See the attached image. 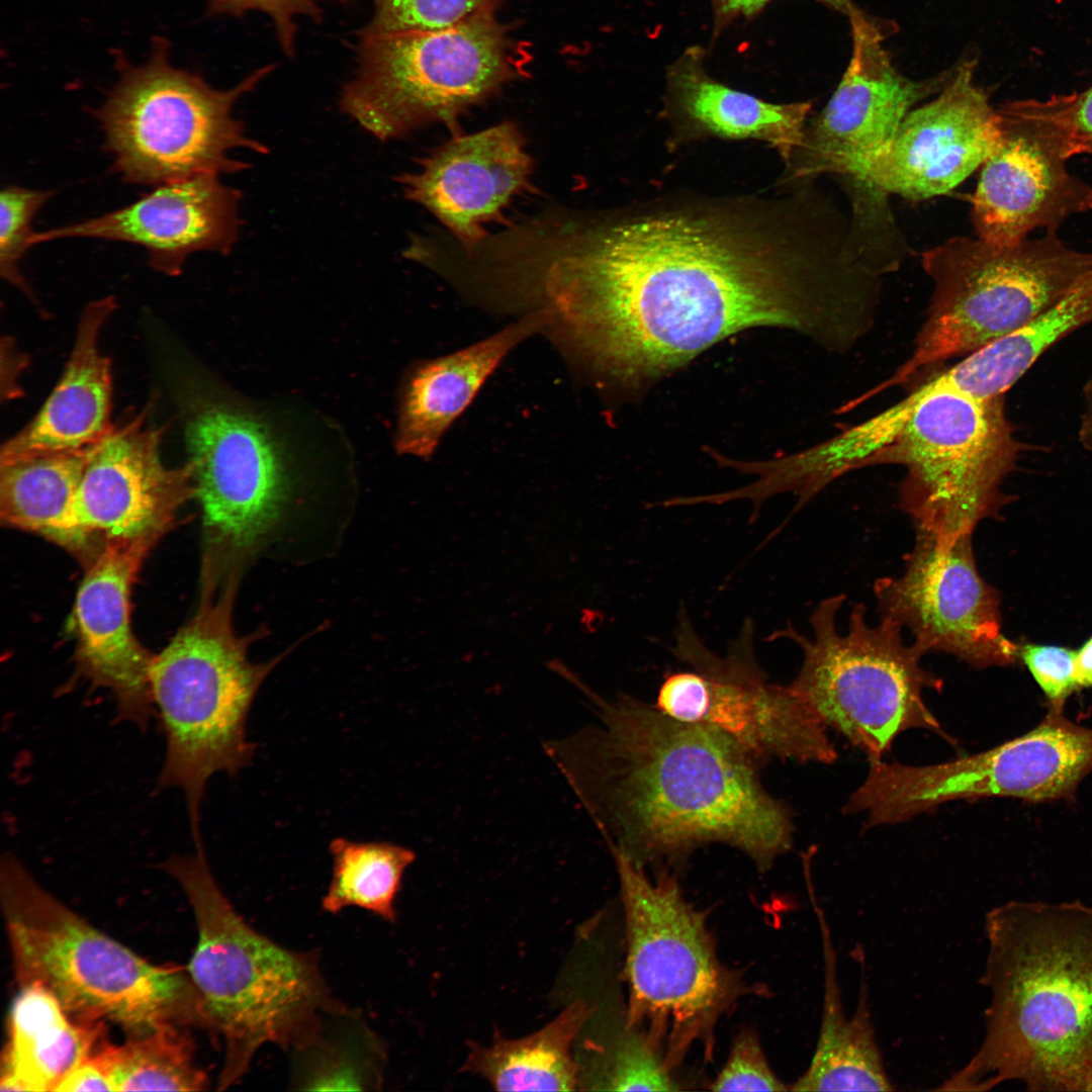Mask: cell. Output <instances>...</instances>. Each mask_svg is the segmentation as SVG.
Instances as JSON below:
<instances>
[{
    "mask_svg": "<svg viewBox=\"0 0 1092 1092\" xmlns=\"http://www.w3.org/2000/svg\"><path fill=\"white\" fill-rule=\"evenodd\" d=\"M532 160L511 121L455 135L397 177L405 197L434 214L468 253L502 221L521 194L533 191Z\"/></svg>",
    "mask_w": 1092,
    "mask_h": 1092,
    "instance_id": "23",
    "label": "cell"
},
{
    "mask_svg": "<svg viewBox=\"0 0 1092 1092\" xmlns=\"http://www.w3.org/2000/svg\"><path fill=\"white\" fill-rule=\"evenodd\" d=\"M155 543L106 541L86 567L71 621L78 674L92 688L110 692L120 721L143 729L156 713L150 687L154 655L132 633L130 593Z\"/></svg>",
    "mask_w": 1092,
    "mask_h": 1092,
    "instance_id": "21",
    "label": "cell"
},
{
    "mask_svg": "<svg viewBox=\"0 0 1092 1092\" xmlns=\"http://www.w3.org/2000/svg\"><path fill=\"white\" fill-rule=\"evenodd\" d=\"M844 601L835 595L816 606L809 618L811 638L792 626L771 635L792 640L803 651L793 689L825 727L842 734L871 761L881 760L909 729L930 730L949 740L923 700L925 691L943 687L921 664L927 651L915 641L906 644L902 627L891 619L868 623L862 604L853 606L847 630L838 631Z\"/></svg>",
    "mask_w": 1092,
    "mask_h": 1092,
    "instance_id": "11",
    "label": "cell"
},
{
    "mask_svg": "<svg viewBox=\"0 0 1092 1092\" xmlns=\"http://www.w3.org/2000/svg\"><path fill=\"white\" fill-rule=\"evenodd\" d=\"M95 446L1 460L2 524L58 543L64 520Z\"/></svg>",
    "mask_w": 1092,
    "mask_h": 1092,
    "instance_id": "31",
    "label": "cell"
},
{
    "mask_svg": "<svg viewBox=\"0 0 1092 1092\" xmlns=\"http://www.w3.org/2000/svg\"><path fill=\"white\" fill-rule=\"evenodd\" d=\"M182 1025L170 1024L103 1044L95 1057L114 1091H201L208 1081L196 1065L193 1045Z\"/></svg>",
    "mask_w": 1092,
    "mask_h": 1092,
    "instance_id": "33",
    "label": "cell"
},
{
    "mask_svg": "<svg viewBox=\"0 0 1092 1092\" xmlns=\"http://www.w3.org/2000/svg\"><path fill=\"white\" fill-rule=\"evenodd\" d=\"M324 0H209L208 14L240 16L249 11L266 14L272 21L282 51L292 57L300 16L317 20Z\"/></svg>",
    "mask_w": 1092,
    "mask_h": 1092,
    "instance_id": "39",
    "label": "cell"
},
{
    "mask_svg": "<svg viewBox=\"0 0 1092 1092\" xmlns=\"http://www.w3.org/2000/svg\"><path fill=\"white\" fill-rule=\"evenodd\" d=\"M54 193L18 185L6 186L0 192V274L28 296L30 289L19 263L32 247V221Z\"/></svg>",
    "mask_w": 1092,
    "mask_h": 1092,
    "instance_id": "37",
    "label": "cell"
},
{
    "mask_svg": "<svg viewBox=\"0 0 1092 1092\" xmlns=\"http://www.w3.org/2000/svg\"><path fill=\"white\" fill-rule=\"evenodd\" d=\"M162 869L181 887L198 931L187 972L207 1028L224 1041L218 1087L248 1070L265 1043L299 1049L326 1014L342 1009L329 992L314 953L279 945L250 926L218 887L203 847L167 858Z\"/></svg>",
    "mask_w": 1092,
    "mask_h": 1092,
    "instance_id": "4",
    "label": "cell"
},
{
    "mask_svg": "<svg viewBox=\"0 0 1092 1092\" xmlns=\"http://www.w3.org/2000/svg\"><path fill=\"white\" fill-rule=\"evenodd\" d=\"M79 1091H114L95 1054L74 1068L57 1089V1092Z\"/></svg>",
    "mask_w": 1092,
    "mask_h": 1092,
    "instance_id": "43",
    "label": "cell"
},
{
    "mask_svg": "<svg viewBox=\"0 0 1092 1092\" xmlns=\"http://www.w3.org/2000/svg\"><path fill=\"white\" fill-rule=\"evenodd\" d=\"M1083 405L1078 430L1082 446L1092 452V375L1083 387Z\"/></svg>",
    "mask_w": 1092,
    "mask_h": 1092,
    "instance_id": "44",
    "label": "cell"
},
{
    "mask_svg": "<svg viewBox=\"0 0 1092 1092\" xmlns=\"http://www.w3.org/2000/svg\"><path fill=\"white\" fill-rule=\"evenodd\" d=\"M0 898L19 987L52 993L74 1018L111 1021L131 1036L159 1027H206L188 972L158 966L93 927L14 855L1 858Z\"/></svg>",
    "mask_w": 1092,
    "mask_h": 1092,
    "instance_id": "5",
    "label": "cell"
},
{
    "mask_svg": "<svg viewBox=\"0 0 1092 1092\" xmlns=\"http://www.w3.org/2000/svg\"><path fill=\"white\" fill-rule=\"evenodd\" d=\"M847 17L851 57L828 103L805 127L790 160L794 178L821 173L856 178L892 141L911 108L941 91L952 74L908 79L892 63L880 26L859 8Z\"/></svg>",
    "mask_w": 1092,
    "mask_h": 1092,
    "instance_id": "19",
    "label": "cell"
},
{
    "mask_svg": "<svg viewBox=\"0 0 1092 1092\" xmlns=\"http://www.w3.org/2000/svg\"><path fill=\"white\" fill-rule=\"evenodd\" d=\"M1090 771L1092 729L1050 708L1036 727L987 751L923 766L873 761L858 802L871 825H893L950 801L1067 799Z\"/></svg>",
    "mask_w": 1092,
    "mask_h": 1092,
    "instance_id": "14",
    "label": "cell"
},
{
    "mask_svg": "<svg viewBox=\"0 0 1092 1092\" xmlns=\"http://www.w3.org/2000/svg\"><path fill=\"white\" fill-rule=\"evenodd\" d=\"M975 67L974 60L960 64L938 97L911 110L855 179L882 195L921 200L982 167L999 136V114L974 83Z\"/></svg>",
    "mask_w": 1092,
    "mask_h": 1092,
    "instance_id": "20",
    "label": "cell"
},
{
    "mask_svg": "<svg viewBox=\"0 0 1092 1092\" xmlns=\"http://www.w3.org/2000/svg\"><path fill=\"white\" fill-rule=\"evenodd\" d=\"M115 307L113 296L84 307L60 381L32 421L2 446L0 461L82 450L100 443L115 429L110 418L111 363L98 347L101 330Z\"/></svg>",
    "mask_w": 1092,
    "mask_h": 1092,
    "instance_id": "24",
    "label": "cell"
},
{
    "mask_svg": "<svg viewBox=\"0 0 1092 1092\" xmlns=\"http://www.w3.org/2000/svg\"><path fill=\"white\" fill-rule=\"evenodd\" d=\"M321 1028L297 1049L303 1053L298 1089L367 1090L380 1083V1048L366 1029L324 1036Z\"/></svg>",
    "mask_w": 1092,
    "mask_h": 1092,
    "instance_id": "34",
    "label": "cell"
},
{
    "mask_svg": "<svg viewBox=\"0 0 1092 1092\" xmlns=\"http://www.w3.org/2000/svg\"><path fill=\"white\" fill-rule=\"evenodd\" d=\"M329 849L333 872L323 909L335 914L355 906L394 922L395 898L416 853L387 841H354L344 837L334 838Z\"/></svg>",
    "mask_w": 1092,
    "mask_h": 1092,
    "instance_id": "32",
    "label": "cell"
},
{
    "mask_svg": "<svg viewBox=\"0 0 1092 1092\" xmlns=\"http://www.w3.org/2000/svg\"><path fill=\"white\" fill-rule=\"evenodd\" d=\"M979 1049L938 1090L1092 1091V904L1011 900L985 915Z\"/></svg>",
    "mask_w": 1092,
    "mask_h": 1092,
    "instance_id": "3",
    "label": "cell"
},
{
    "mask_svg": "<svg viewBox=\"0 0 1092 1092\" xmlns=\"http://www.w3.org/2000/svg\"><path fill=\"white\" fill-rule=\"evenodd\" d=\"M671 652L692 670L664 678L655 703L663 714L723 733L759 763L837 759L826 727L793 687L767 680L754 654L750 619L719 656L701 640L681 607Z\"/></svg>",
    "mask_w": 1092,
    "mask_h": 1092,
    "instance_id": "13",
    "label": "cell"
},
{
    "mask_svg": "<svg viewBox=\"0 0 1092 1092\" xmlns=\"http://www.w3.org/2000/svg\"><path fill=\"white\" fill-rule=\"evenodd\" d=\"M219 176L201 174L157 185L118 209L35 232L32 247L76 238L132 244L146 250L154 270L178 276L191 254L228 255L238 240L242 195Z\"/></svg>",
    "mask_w": 1092,
    "mask_h": 1092,
    "instance_id": "22",
    "label": "cell"
},
{
    "mask_svg": "<svg viewBox=\"0 0 1092 1092\" xmlns=\"http://www.w3.org/2000/svg\"><path fill=\"white\" fill-rule=\"evenodd\" d=\"M593 1013L575 1001L536 1032L489 1045H472L462 1071L484 1078L497 1091H573L580 1085L571 1046Z\"/></svg>",
    "mask_w": 1092,
    "mask_h": 1092,
    "instance_id": "30",
    "label": "cell"
},
{
    "mask_svg": "<svg viewBox=\"0 0 1092 1092\" xmlns=\"http://www.w3.org/2000/svg\"><path fill=\"white\" fill-rule=\"evenodd\" d=\"M972 536L945 541L916 530L904 570L874 583L878 609L927 653L953 655L977 668L1009 665L1019 647L1002 633L999 594L978 570Z\"/></svg>",
    "mask_w": 1092,
    "mask_h": 1092,
    "instance_id": "17",
    "label": "cell"
},
{
    "mask_svg": "<svg viewBox=\"0 0 1092 1092\" xmlns=\"http://www.w3.org/2000/svg\"><path fill=\"white\" fill-rule=\"evenodd\" d=\"M1075 677L1079 688L1092 687V637L1076 651Z\"/></svg>",
    "mask_w": 1092,
    "mask_h": 1092,
    "instance_id": "45",
    "label": "cell"
},
{
    "mask_svg": "<svg viewBox=\"0 0 1092 1092\" xmlns=\"http://www.w3.org/2000/svg\"><path fill=\"white\" fill-rule=\"evenodd\" d=\"M1054 97L1071 130L1077 154L1092 155V85L1081 92Z\"/></svg>",
    "mask_w": 1092,
    "mask_h": 1092,
    "instance_id": "42",
    "label": "cell"
},
{
    "mask_svg": "<svg viewBox=\"0 0 1092 1092\" xmlns=\"http://www.w3.org/2000/svg\"><path fill=\"white\" fill-rule=\"evenodd\" d=\"M238 580L204 581L200 606L169 644L154 655L150 687L166 738L161 788L186 800L195 845H201L200 805L209 779L248 766L255 744L247 718L261 685L282 656L254 663L252 636L237 634L233 606Z\"/></svg>",
    "mask_w": 1092,
    "mask_h": 1092,
    "instance_id": "6",
    "label": "cell"
},
{
    "mask_svg": "<svg viewBox=\"0 0 1092 1092\" xmlns=\"http://www.w3.org/2000/svg\"><path fill=\"white\" fill-rule=\"evenodd\" d=\"M547 322L541 309L465 349L419 365L401 399L397 451L429 458L507 354Z\"/></svg>",
    "mask_w": 1092,
    "mask_h": 1092,
    "instance_id": "26",
    "label": "cell"
},
{
    "mask_svg": "<svg viewBox=\"0 0 1092 1092\" xmlns=\"http://www.w3.org/2000/svg\"><path fill=\"white\" fill-rule=\"evenodd\" d=\"M736 210L651 211L561 236L540 268L545 308L594 369L629 387L752 328L828 345L840 322L834 288L768 220Z\"/></svg>",
    "mask_w": 1092,
    "mask_h": 1092,
    "instance_id": "1",
    "label": "cell"
},
{
    "mask_svg": "<svg viewBox=\"0 0 1092 1092\" xmlns=\"http://www.w3.org/2000/svg\"><path fill=\"white\" fill-rule=\"evenodd\" d=\"M706 65L707 50L692 44L666 68L669 115L701 135L762 141L789 163L802 144L811 102L764 101L716 80Z\"/></svg>",
    "mask_w": 1092,
    "mask_h": 1092,
    "instance_id": "25",
    "label": "cell"
},
{
    "mask_svg": "<svg viewBox=\"0 0 1092 1092\" xmlns=\"http://www.w3.org/2000/svg\"><path fill=\"white\" fill-rule=\"evenodd\" d=\"M626 923V1028L642 1033L672 1071L690 1049L713 1053L714 1029L751 992L741 973L718 958L705 914L691 905L667 870L656 879L610 850Z\"/></svg>",
    "mask_w": 1092,
    "mask_h": 1092,
    "instance_id": "8",
    "label": "cell"
},
{
    "mask_svg": "<svg viewBox=\"0 0 1092 1092\" xmlns=\"http://www.w3.org/2000/svg\"><path fill=\"white\" fill-rule=\"evenodd\" d=\"M713 1091H788L771 1070L757 1034L749 1027L734 1037L726 1064L712 1081Z\"/></svg>",
    "mask_w": 1092,
    "mask_h": 1092,
    "instance_id": "38",
    "label": "cell"
},
{
    "mask_svg": "<svg viewBox=\"0 0 1092 1092\" xmlns=\"http://www.w3.org/2000/svg\"><path fill=\"white\" fill-rule=\"evenodd\" d=\"M342 110L380 141L421 126H454L524 75L525 52L494 12L431 30L359 33Z\"/></svg>",
    "mask_w": 1092,
    "mask_h": 1092,
    "instance_id": "9",
    "label": "cell"
},
{
    "mask_svg": "<svg viewBox=\"0 0 1092 1092\" xmlns=\"http://www.w3.org/2000/svg\"><path fill=\"white\" fill-rule=\"evenodd\" d=\"M1076 651L1057 645L1025 644L1018 657L1048 698L1051 708L1063 709L1066 699L1079 688L1075 677Z\"/></svg>",
    "mask_w": 1092,
    "mask_h": 1092,
    "instance_id": "40",
    "label": "cell"
},
{
    "mask_svg": "<svg viewBox=\"0 0 1092 1092\" xmlns=\"http://www.w3.org/2000/svg\"><path fill=\"white\" fill-rule=\"evenodd\" d=\"M103 1021L72 1017L58 999L37 985L21 986L9 1015L1 1091H57L68 1074L94 1055Z\"/></svg>",
    "mask_w": 1092,
    "mask_h": 1092,
    "instance_id": "27",
    "label": "cell"
},
{
    "mask_svg": "<svg viewBox=\"0 0 1092 1092\" xmlns=\"http://www.w3.org/2000/svg\"><path fill=\"white\" fill-rule=\"evenodd\" d=\"M160 429L143 416L114 429L92 450L58 544L89 563L94 542H157L178 510L195 497L191 464L170 468L160 455Z\"/></svg>",
    "mask_w": 1092,
    "mask_h": 1092,
    "instance_id": "18",
    "label": "cell"
},
{
    "mask_svg": "<svg viewBox=\"0 0 1092 1092\" xmlns=\"http://www.w3.org/2000/svg\"><path fill=\"white\" fill-rule=\"evenodd\" d=\"M997 111L999 136L973 197L978 238L1012 246L1036 230L1057 234L1092 210V184L1068 168L1078 154L1054 96L1010 101Z\"/></svg>",
    "mask_w": 1092,
    "mask_h": 1092,
    "instance_id": "16",
    "label": "cell"
},
{
    "mask_svg": "<svg viewBox=\"0 0 1092 1092\" xmlns=\"http://www.w3.org/2000/svg\"><path fill=\"white\" fill-rule=\"evenodd\" d=\"M864 425L868 466L906 469L899 498L916 530L949 541L1005 505L1001 485L1023 448L1005 395L976 398L933 377Z\"/></svg>",
    "mask_w": 1092,
    "mask_h": 1092,
    "instance_id": "7",
    "label": "cell"
},
{
    "mask_svg": "<svg viewBox=\"0 0 1092 1092\" xmlns=\"http://www.w3.org/2000/svg\"><path fill=\"white\" fill-rule=\"evenodd\" d=\"M812 898L818 918L824 963V993L820 1030L806 1072L792 1091H891L871 1018L868 988L860 983L857 1004L847 1016L837 979L836 951L822 908Z\"/></svg>",
    "mask_w": 1092,
    "mask_h": 1092,
    "instance_id": "28",
    "label": "cell"
},
{
    "mask_svg": "<svg viewBox=\"0 0 1092 1092\" xmlns=\"http://www.w3.org/2000/svg\"><path fill=\"white\" fill-rule=\"evenodd\" d=\"M627 1034L614 1045L598 1076L593 1090L675 1091L679 1087L671 1076L662 1054L639 1031Z\"/></svg>",
    "mask_w": 1092,
    "mask_h": 1092,
    "instance_id": "35",
    "label": "cell"
},
{
    "mask_svg": "<svg viewBox=\"0 0 1092 1092\" xmlns=\"http://www.w3.org/2000/svg\"><path fill=\"white\" fill-rule=\"evenodd\" d=\"M556 671L587 696L597 720L545 751L610 850L663 871L723 843L766 872L791 848V811L732 739L624 694L606 700L563 663Z\"/></svg>",
    "mask_w": 1092,
    "mask_h": 1092,
    "instance_id": "2",
    "label": "cell"
},
{
    "mask_svg": "<svg viewBox=\"0 0 1092 1092\" xmlns=\"http://www.w3.org/2000/svg\"><path fill=\"white\" fill-rule=\"evenodd\" d=\"M922 263L934 289L914 350L862 401L1023 328L1092 267V252L1069 247L1057 234L1007 247L956 237L927 251Z\"/></svg>",
    "mask_w": 1092,
    "mask_h": 1092,
    "instance_id": "12",
    "label": "cell"
},
{
    "mask_svg": "<svg viewBox=\"0 0 1092 1092\" xmlns=\"http://www.w3.org/2000/svg\"><path fill=\"white\" fill-rule=\"evenodd\" d=\"M168 42L156 39L150 60L132 66L119 59L120 77L96 110L112 169L130 184L152 185L201 174H230L248 165L239 150L266 154L233 113L237 101L271 71L252 72L235 87H212L200 75L174 67Z\"/></svg>",
    "mask_w": 1092,
    "mask_h": 1092,
    "instance_id": "10",
    "label": "cell"
},
{
    "mask_svg": "<svg viewBox=\"0 0 1092 1092\" xmlns=\"http://www.w3.org/2000/svg\"><path fill=\"white\" fill-rule=\"evenodd\" d=\"M775 0H711L712 5V40L715 42L722 32L739 19H751L757 16ZM845 16L856 8L852 0H814Z\"/></svg>",
    "mask_w": 1092,
    "mask_h": 1092,
    "instance_id": "41",
    "label": "cell"
},
{
    "mask_svg": "<svg viewBox=\"0 0 1092 1092\" xmlns=\"http://www.w3.org/2000/svg\"><path fill=\"white\" fill-rule=\"evenodd\" d=\"M503 0H371L372 16L361 32L388 34L447 27L494 12Z\"/></svg>",
    "mask_w": 1092,
    "mask_h": 1092,
    "instance_id": "36",
    "label": "cell"
},
{
    "mask_svg": "<svg viewBox=\"0 0 1092 1092\" xmlns=\"http://www.w3.org/2000/svg\"><path fill=\"white\" fill-rule=\"evenodd\" d=\"M186 443L202 511L203 573L217 580L240 577L285 507L286 473L277 446L257 419L217 404L190 420Z\"/></svg>",
    "mask_w": 1092,
    "mask_h": 1092,
    "instance_id": "15",
    "label": "cell"
},
{
    "mask_svg": "<svg viewBox=\"0 0 1092 1092\" xmlns=\"http://www.w3.org/2000/svg\"><path fill=\"white\" fill-rule=\"evenodd\" d=\"M1091 322L1092 267L1029 324L950 367V382L980 399L1005 395L1043 353Z\"/></svg>",
    "mask_w": 1092,
    "mask_h": 1092,
    "instance_id": "29",
    "label": "cell"
}]
</instances>
